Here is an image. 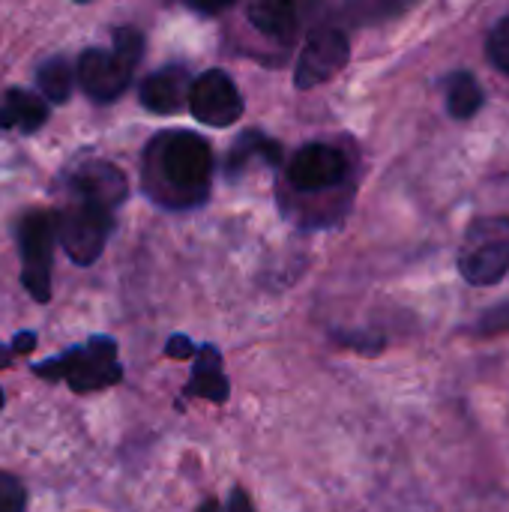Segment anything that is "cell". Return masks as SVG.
<instances>
[{
	"label": "cell",
	"instance_id": "obj_1",
	"mask_svg": "<svg viewBox=\"0 0 509 512\" xmlns=\"http://www.w3.org/2000/svg\"><path fill=\"white\" fill-rule=\"evenodd\" d=\"M213 150L195 132H162L144 150V192L171 210L195 207L207 198Z\"/></svg>",
	"mask_w": 509,
	"mask_h": 512
},
{
	"label": "cell",
	"instance_id": "obj_2",
	"mask_svg": "<svg viewBox=\"0 0 509 512\" xmlns=\"http://www.w3.org/2000/svg\"><path fill=\"white\" fill-rule=\"evenodd\" d=\"M30 372L51 384H66L75 396L111 390L123 381V366L117 360V342L111 336H90L69 351L33 363Z\"/></svg>",
	"mask_w": 509,
	"mask_h": 512
},
{
	"label": "cell",
	"instance_id": "obj_3",
	"mask_svg": "<svg viewBox=\"0 0 509 512\" xmlns=\"http://www.w3.org/2000/svg\"><path fill=\"white\" fill-rule=\"evenodd\" d=\"M144 36L135 27H117L114 30V48H87L78 57V84L84 93L96 102H114L132 81V72L141 60Z\"/></svg>",
	"mask_w": 509,
	"mask_h": 512
},
{
	"label": "cell",
	"instance_id": "obj_4",
	"mask_svg": "<svg viewBox=\"0 0 509 512\" xmlns=\"http://www.w3.org/2000/svg\"><path fill=\"white\" fill-rule=\"evenodd\" d=\"M111 228H114V207L78 195H72V201L57 216V240L63 243V252L72 258V264L78 267H90L102 255Z\"/></svg>",
	"mask_w": 509,
	"mask_h": 512
},
{
	"label": "cell",
	"instance_id": "obj_5",
	"mask_svg": "<svg viewBox=\"0 0 509 512\" xmlns=\"http://www.w3.org/2000/svg\"><path fill=\"white\" fill-rule=\"evenodd\" d=\"M459 270L471 285H495L509 273V216L477 219L459 249Z\"/></svg>",
	"mask_w": 509,
	"mask_h": 512
},
{
	"label": "cell",
	"instance_id": "obj_6",
	"mask_svg": "<svg viewBox=\"0 0 509 512\" xmlns=\"http://www.w3.org/2000/svg\"><path fill=\"white\" fill-rule=\"evenodd\" d=\"M57 243V219L48 210H30L18 222L21 285L36 303L51 300V264Z\"/></svg>",
	"mask_w": 509,
	"mask_h": 512
},
{
	"label": "cell",
	"instance_id": "obj_7",
	"mask_svg": "<svg viewBox=\"0 0 509 512\" xmlns=\"http://www.w3.org/2000/svg\"><path fill=\"white\" fill-rule=\"evenodd\" d=\"M351 57V45H348V36L336 27H321L315 30L303 51H300V60H297V87L300 90H309V87H318L324 81H330L339 69H345Z\"/></svg>",
	"mask_w": 509,
	"mask_h": 512
},
{
	"label": "cell",
	"instance_id": "obj_8",
	"mask_svg": "<svg viewBox=\"0 0 509 512\" xmlns=\"http://www.w3.org/2000/svg\"><path fill=\"white\" fill-rule=\"evenodd\" d=\"M189 111L207 126H231L243 114V96L222 69H207L192 81Z\"/></svg>",
	"mask_w": 509,
	"mask_h": 512
},
{
	"label": "cell",
	"instance_id": "obj_9",
	"mask_svg": "<svg viewBox=\"0 0 509 512\" xmlns=\"http://www.w3.org/2000/svg\"><path fill=\"white\" fill-rule=\"evenodd\" d=\"M348 159L330 144H306L291 156L288 180L297 192H324L345 180Z\"/></svg>",
	"mask_w": 509,
	"mask_h": 512
},
{
	"label": "cell",
	"instance_id": "obj_10",
	"mask_svg": "<svg viewBox=\"0 0 509 512\" xmlns=\"http://www.w3.org/2000/svg\"><path fill=\"white\" fill-rule=\"evenodd\" d=\"M69 192L78 198H90L108 207H120L126 201V177L117 165L111 162H87L72 171L69 177Z\"/></svg>",
	"mask_w": 509,
	"mask_h": 512
},
{
	"label": "cell",
	"instance_id": "obj_11",
	"mask_svg": "<svg viewBox=\"0 0 509 512\" xmlns=\"http://www.w3.org/2000/svg\"><path fill=\"white\" fill-rule=\"evenodd\" d=\"M192 93V81L183 66H165L144 78L141 84V102L153 114H177Z\"/></svg>",
	"mask_w": 509,
	"mask_h": 512
},
{
	"label": "cell",
	"instance_id": "obj_12",
	"mask_svg": "<svg viewBox=\"0 0 509 512\" xmlns=\"http://www.w3.org/2000/svg\"><path fill=\"white\" fill-rule=\"evenodd\" d=\"M228 393H231V384H228V375L222 372V354L216 345H201L198 354H195V363H192V378L189 384L183 387V396L186 399H207V402H228Z\"/></svg>",
	"mask_w": 509,
	"mask_h": 512
},
{
	"label": "cell",
	"instance_id": "obj_13",
	"mask_svg": "<svg viewBox=\"0 0 509 512\" xmlns=\"http://www.w3.org/2000/svg\"><path fill=\"white\" fill-rule=\"evenodd\" d=\"M48 120L45 96L30 90H6L0 99V129H18L24 135L36 132Z\"/></svg>",
	"mask_w": 509,
	"mask_h": 512
},
{
	"label": "cell",
	"instance_id": "obj_14",
	"mask_svg": "<svg viewBox=\"0 0 509 512\" xmlns=\"http://www.w3.org/2000/svg\"><path fill=\"white\" fill-rule=\"evenodd\" d=\"M246 12H249L252 27L270 39L285 42L297 30V3L294 0H252Z\"/></svg>",
	"mask_w": 509,
	"mask_h": 512
},
{
	"label": "cell",
	"instance_id": "obj_15",
	"mask_svg": "<svg viewBox=\"0 0 509 512\" xmlns=\"http://www.w3.org/2000/svg\"><path fill=\"white\" fill-rule=\"evenodd\" d=\"M447 108L456 120H468L483 108V87L471 72H456L447 84Z\"/></svg>",
	"mask_w": 509,
	"mask_h": 512
},
{
	"label": "cell",
	"instance_id": "obj_16",
	"mask_svg": "<svg viewBox=\"0 0 509 512\" xmlns=\"http://www.w3.org/2000/svg\"><path fill=\"white\" fill-rule=\"evenodd\" d=\"M36 81H39V90L48 102H57L63 105L72 93V84H75V72L72 66L63 60V57H51L39 66L36 72Z\"/></svg>",
	"mask_w": 509,
	"mask_h": 512
},
{
	"label": "cell",
	"instance_id": "obj_17",
	"mask_svg": "<svg viewBox=\"0 0 509 512\" xmlns=\"http://www.w3.org/2000/svg\"><path fill=\"white\" fill-rule=\"evenodd\" d=\"M411 3L414 0H348L345 15L354 24H378V21H390L402 15Z\"/></svg>",
	"mask_w": 509,
	"mask_h": 512
},
{
	"label": "cell",
	"instance_id": "obj_18",
	"mask_svg": "<svg viewBox=\"0 0 509 512\" xmlns=\"http://www.w3.org/2000/svg\"><path fill=\"white\" fill-rule=\"evenodd\" d=\"M252 156H258V159H264V162L273 165V162H279V144L270 141V138H264V135H258V132L243 135L237 141V147L231 150V156H228V171L234 174V171L246 168Z\"/></svg>",
	"mask_w": 509,
	"mask_h": 512
},
{
	"label": "cell",
	"instance_id": "obj_19",
	"mask_svg": "<svg viewBox=\"0 0 509 512\" xmlns=\"http://www.w3.org/2000/svg\"><path fill=\"white\" fill-rule=\"evenodd\" d=\"M27 510V492H24V483L9 474V471H0V512H24Z\"/></svg>",
	"mask_w": 509,
	"mask_h": 512
},
{
	"label": "cell",
	"instance_id": "obj_20",
	"mask_svg": "<svg viewBox=\"0 0 509 512\" xmlns=\"http://www.w3.org/2000/svg\"><path fill=\"white\" fill-rule=\"evenodd\" d=\"M489 57H492V63L501 72L509 75V18L498 21V27L492 30V36H489Z\"/></svg>",
	"mask_w": 509,
	"mask_h": 512
},
{
	"label": "cell",
	"instance_id": "obj_21",
	"mask_svg": "<svg viewBox=\"0 0 509 512\" xmlns=\"http://www.w3.org/2000/svg\"><path fill=\"white\" fill-rule=\"evenodd\" d=\"M504 330H509V303L489 309L477 324V333H483V336H498Z\"/></svg>",
	"mask_w": 509,
	"mask_h": 512
},
{
	"label": "cell",
	"instance_id": "obj_22",
	"mask_svg": "<svg viewBox=\"0 0 509 512\" xmlns=\"http://www.w3.org/2000/svg\"><path fill=\"white\" fill-rule=\"evenodd\" d=\"M165 354L171 357V360H189V357H195L198 354V348L186 339V336H171L168 339V345H165Z\"/></svg>",
	"mask_w": 509,
	"mask_h": 512
},
{
	"label": "cell",
	"instance_id": "obj_23",
	"mask_svg": "<svg viewBox=\"0 0 509 512\" xmlns=\"http://www.w3.org/2000/svg\"><path fill=\"white\" fill-rule=\"evenodd\" d=\"M228 512H255V504L246 489H234L228 498Z\"/></svg>",
	"mask_w": 509,
	"mask_h": 512
},
{
	"label": "cell",
	"instance_id": "obj_24",
	"mask_svg": "<svg viewBox=\"0 0 509 512\" xmlns=\"http://www.w3.org/2000/svg\"><path fill=\"white\" fill-rule=\"evenodd\" d=\"M9 345H12V351H15V354H30V351L36 348V333L24 330V333H18Z\"/></svg>",
	"mask_w": 509,
	"mask_h": 512
},
{
	"label": "cell",
	"instance_id": "obj_25",
	"mask_svg": "<svg viewBox=\"0 0 509 512\" xmlns=\"http://www.w3.org/2000/svg\"><path fill=\"white\" fill-rule=\"evenodd\" d=\"M234 0H189V6L192 9H198V12H207V15H213V12H222V9H228Z\"/></svg>",
	"mask_w": 509,
	"mask_h": 512
},
{
	"label": "cell",
	"instance_id": "obj_26",
	"mask_svg": "<svg viewBox=\"0 0 509 512\" xmlns=\"http://www.w3.org/2000/svg\"><path fill=\"white\" fill-rule=\"evenodd\" d=\"M12 360H15L12 345H0V369H9V366H12Z\"/></svg>",
	"mask_w": 509,
	"mask_h": 512
},
{
	"label": "cell",
	"instance_id": "obj_27",
	"mask_svg": "<svg viewBox=\"0 0 509 512\" xmlns=\"http://www.w3.org/2000/svg\"><path fill=\"white\" fill-rule=\"evenodd\" d=\"M195 512H228V507H222L219 501H213V498H210V501H204V504H201Z\"/></svg>",
	"mask_w": 509,
	"mask_h": 512
},
{
	"label": "cell",
	"instance_id": "obj_28",
	"mask_svg": "<svg viewBox=\"0 0 509 512\" xmlns=\"http://www.w3.org/2000/svg\"><path fill=\"white\" fill-rule=\"evenodd\" d=\"M0 411H3V390H0Z\"/></svg>",
	"mask_w": 509,
	"mask_h": 512
}]
</instances>
